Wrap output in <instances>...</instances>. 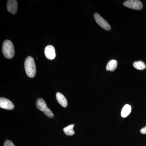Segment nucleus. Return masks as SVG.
I'll use <instances>...</instances> for the list:
<instances>
[{
    "mask_svg": "<svg viewBox=\"0 0 146 146\" xmlns=\"http://www.w3.org/2000/svg\"><path fill=\"white\" fill-rule=\"evenodd\" d=\"M123 5L126 7L135 10H141L143 7V3L141 1L138 0L126 1L123 3Z\"/></svg>",
    "mask_w": 146,
    "mask_h": 146,
    "instance_id": "20e7f679",
    "label": "nucleus"
},
{
    "mask_svg": "<svg viewBox=\"0 0 146 146\" xmlns=\"http://www.w3.org/2000/svg\"><path fill=\"white\" fill-rule=\"evenodd\" d=\"M4 146H15L12 142L7 140L5 142Z\"/></svg>",
    "mask_w": 146,
    "mask_h": 146,
    "instance_id": "4468645a",
    "label": "nucleus"
},
{
    "mask_svg": "<svg viewBox=\"0 0 146 146\" xmlns=\"http://www.w3.org/2000/svg\"><path fill=\"white\" fill-rule=\"evenodd\" d=\"M131 110V108L130 105L128 104L125 105L123 107L121 112L122 117L123 118L126 117L130 114Z\"/></svg>",
    "mask_w": 146,
    "mask_h": 146,
    "instance_id": "9b49d317",
    "label": "nucleus"
},
{
    "mask_svg": "<svg viewBox=\"0 0 146 146\" xmlns=\"http://www.w3.org/2000/svg\"><path fill=\"white\" fill-rule=\"evenodd\" d=\"M3 52L5 57L6 58H12L14 55V46L13 43L9 40H6L4 42L3 44Z\"/></svg>",
    "mask_w": 146,
    "mask_h": 146,
    "instance_id": "f03ea898",
    "label": "nucleus"
},
{
    "mask_svg": "<svg viewBox=\"0 0 146 146\" xmlns=\"http://www.w3.org/2000/svg\"><path fill=\"white\" fill-rule=\"evenodd\" d=\"M141 132L142 134H146V126L145 127L141 129Z\"/></svg>",
    "mask_w": 146,
    "mask_h": 146,
    "instance_id": "2eb2a0df",
    "label": "nucleus"
},
{
    "mask_svg": "<svg viewBox=\"0 0 146 146\" xmlns=\"http://www.w3.org/2000/svg\"><path fill=\"white\" fill-rule=\"evenodd\" d=\"M74 126V125L71 124L64 128L63 130L65 134L67 136H73L74 135L75 133V131L73 129Z\"/></svg>",
    "mask_w": 146,
    "mask_h": 146,
    "instance_id": "f8f14e48",
    "label": "nucleus"
},
{
    "mask_svg": "<svg viewBox=\"0 0 146 146\" xmlns=\"http://www.w3.org/2000/svg\"><path fill=\"white\" fill-rule=\"evenodd\" d=\"M36 106L39 110L45 113L47 117L50 118H52L54 117V114L48 107L44 100L42 99L39 98L36 102Z\"/></svg>",
    "mask_w": 146,
    "mask_h": 146,
    "instance_id": "7ed1b4c3",
    "label": "nucleus"
},
{
    "mask_svg": "<svg viewBox=\"0 0 146 146\" xmlns=\"http://www.w3.org/2000/svg\"><path fill=\"white\" fill-rule=\"evenodd\" d=\"M7 9L8 11L13 14L16 13L18 9V3L16 0H9L7 1Z\"/></svg>",
    "mask_w": 146,
    "mask_h": 146,
    "instance_id": "6e6552de",
    "label": "nucleus"
},
{
    "mask_svg": "<svg viewBox=\"0 0 146 146\" xmlns=\"http://www.w3.org/2000/svg\"><path fill=\"white\" fill-rule=\"evenodd\" d=\"M94 17L97 23L103 29L107 31H109L111 29V27L108 23L99 14L97 13H94Z\"/></svg>",
    "mask_w": 146,
    "mask_h": 146,
    "instance_id": "39448f33",
    "label": "nucleus"
},
{
    "mask_svg": "<svg viewBox=\"0 0 146 146\" xmlns=\"http://www.w3.org/2000/svg\"><path fill=\"white\" fill-rule=\"evenodd\" d=\"M44 53L46 57L50 60L54 59L56 56L54 48L52 45H48L45 48Z\"/></svg>",
    "mask_w": 146,
    "mask_h": 146,
    "instance_id": "0eeeda50",
    "label": "nucleus"
},
{
    "mask_svg": "<svg viewBox=\"0 0 146 146\" xmlns=\"http://www.w3.org/2000/svg\"><path fill=\"white\" fill-rule=\"evenodd\" d=\"M0 107L2 108L8 110H13L14 108V104L9 100L5 98H0Z\"/></svg>",
    "mask_w": 146,
    "mask_h": 146,
    "instance_id": "423d86ee",
    "label": "nucleus"
},
{
    "mask_svg": "<svg viewBox=\"0 0 146 146\" xmlns=\"http://www.w3.org/2000/svg\"><path fill=\"white\" fill-rule=\"evenodd\" d=\"M133 66L135 69L140 70H143L146 68L145 64L142 61L134 62L133 63Z\"/></svg>",
    "mask_w": 146,
    "mask_h": 146,
    "instance_id": "ddd939ff",
    "label": "nucleus"
},
{
    "mask_svg": "<svg viewBox=\"0 0 146 146\" xmlns=\"http://www.w3.org/2000/svg\"><path fill=\"white\" fill-rule=\"evenodd\" d=\"M56 98L58 102L63 107H66L68 106V101L65 97L63 95L59 92L56 94Z\"/></svg>",
    "mask_w": 146,
    "mask_h": 146,
    "instance_id": "1a4fd4ad",
    "label": "nucleus"
},
{
    "mask_svg": "<svg viewBox=\"0 0 146 146\" xmlns=\"http://www.w3.org/2000/svg\"><path fill=\"white\" fill-rule=\"evenodd\" d=\"M117 61L115 60H111L107 63L106 70L108 71L113 72L116 70L117 67Z\"/></svg>",
    "mask_w": 146,
    "mask_h": 146,
    "instance_id": "9d476101",
    "label": "nucleus"
},
{
    "mask_svg": "<svg viewBox=\"0 0 146 146\" xmlns=\"http://www.w3.org/2000/svg\"><path fill=\"white\" fill-rule=\"evenodd\" d=\"M25 68L27 75L29 78H33L36 74V66L34 58L28 56L25 62Z\"/></svg>",
    "mask_w": 146,
    "mask_h": 146,
    "instance_id": "f257e3e1",
    "label": "nucleus"
}]
</instances>
